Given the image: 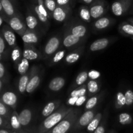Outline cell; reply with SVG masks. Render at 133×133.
Instances as JSON below:
<instances>
[{"instance_id": "7", "label": "cell", "mask_w": 133, "mask_h": 133, "mask_svg": "<svg viewBox=\"0 0 133 133\" xmlns=\"http://www.w3.org/2000/svg\"><path fill=\"white\" fill-rule=\"evenodd\" d=\"M6 23L12 29L14 32H16L20 36L23 35L27 29L26 22L21 14L9 18Z\"/></svg>"}, {"instance_id": "54", "label": "cell", "mask_w": 133, "mask_h": 133, "mask_svg": "<svg viewBox=\"0 0 133 133\" xmlns=\"http://www.w3.org/2000/svg\"><path fill=\"white\" fill-rule=\"evenodd\" d=\"M3 21H4L3 18V17L0 15V27L3 25Z\"/></svg>"}, {"instance_id": "44", "label": "cell", "mask_w": 133, "mask_h": 133, "mask_svg": "<svg viewBox=\"0 0 133 133\" xmlns=\"http://www.w3.org/2000/svg\"><path fill=\"white\" fill-rule=\"evenodd\" d=\"M0 128H6L11 129L10 122L9 119H6L1 115H0Z\"/></svg>"}, {"instance_id": "50", "label": "cell", "mask_w": 133, "mask_h": 133, "mask_svg": "<svg viewBox=\"0 0 133 133\" xmlns=\"http://www.w3.org/2000/svg\"><path fill=\"white\" fill-rule=\"evenodd\" d=\"M0 15L3 17V18L4 21H5V22H7L8 19H9V18H8V17L6 16V14H5V12H4L3 10V6H2V5H1V1H0Z\"/></svg>"}, {"instance_id": "21", "label": "cell", "mask_w": 133, "mask_h": 133, "mask_svg": "<svg viewBox=\"0 0 133 133\" xmlns=\"http://www.w3.org/2000/svg\"><path fill=\"white\" fill-rule=\"evenodd\" d=\"M22 39L23 43L36 45L40 41V36L36 30L27 29L25 32L22 35Z\"/></svg>"}, {"instance_id": "55", "label": "cell", "mask_w": 133, "mask_h": 133, "mask_svg": "<svg viewBox=\"0 0 133 133\" xmlns=\"http://www.w3.org/2000/svg\"><path fill=\"white\" fill-rule=\"evenodd\" d=\"M107 133H117V132L116 131H115V130L111 129V130H109V131Z\"/></svg>"}, {"instance_id": "8", "label": "cell", "mask_w": 133, "mask_h": 133, "mask_svg": "<svg viewBox=\"0 0 133 133\" xmlns=\"http://www.w3.org/2000/svg\"><path fill=\"white\" fill-rule=\"evenodd\" d=\"M133 0H116L111 5V10L116 16H122L131 10Z\"/></svg>"}, {"instance_id": "46", "label": "cell", "mask_w": 133, "mask_h": 133, "mask_svg": "<svg viewBox=\"0 0 133 133\" xmlns=\"http://www.w3.org/2000/svg\"><path fill=\"white\" fill-rule=\"evenodd\" d=\"M6 42L2 34H0V55H3L6 48Z\"/></svg>"}, {"instance_id": "37", "label": "cell", "mask_w": 133, "mask_h": 133, "mask_svg": "<svg viewBox=\"0 0 133 133\" xmlns=\"http://www.w3.org/2000/svg\"><path fill=\"white\" fill-rule=\"evenodd\" d=\"M32 11L35 12V14H36V16H37L38 19V20L41 22L44 25L45 27H49V18L48 17H47L46 16L44 15L39 10L38 8L37 5H32Z\"/></svg>"}, {"instance_id": "23", "label": "cell", "mask_w": 133, "mask_h": 133, "mask_svg": "<svg viewBox=\"0 0 133 133\" xmlns=\"http://www.w3.org/2000/svg\"><path fill=\"white\" fill-rule=\"evenodd\" d=\"M66 79L63 77L57 76L52 79L48 84V89L51 92H58L64 87Z\"/></svg>"}, {"instance_id": "52", "label": "cell", "mask_w": 133, "mask_h": 133, "mask_svg": "<svg viewBox=\"0 0 133 133\" xmlns=\"http://www.w3.org/2000/svg\"><path fill=\"white\" fill-rule=\"evenodd\" d=\"M81 2H83V3L85 4L86 5H90L91 3L94 2L95 0H81Z\"/></svg>"}, {"instance_id": "47", "label": "cell", "mask_w": 133, "mask_h": 133, "mask_svg": "<svg viewBox=\"0 0 133 133\" xmlns=\"http://www.w3.org/2000/svg\"><path fill=\"white\" fill-rule=\"evenodd\" d=\"M77 99L78 97H71V96H69L68 99L66 101V103H67V105H70V106H75Z\"/></svg>"}, {"instance_id": "36", "label": "cell", "mask_w": 133, "mask_h": 133, "mask_svg": "<svg viewBox=\"0 0 133 133\" xmlns=\"http://www.w3.org/2000/svg\"><path fill=\"white\" fill-rule=\"evenodd\" d=\"M22 58H23V51H22L19 46L16 45L14 48H12L11 59L15 65L17 66Z\"/></svg>"}, {"instance_id": "2", "label": "cell", "mask_w": 133, "mask_h": 133, "mask_svg": "<svg viewBox=\"0 0 133 133\" xmlns=\"http://www.w3.org/2000/svg\"><path fill=\"white\" fill-rule=\"evenodd\" d=\"M81 114V109L74 108L59 123L45 133H68L71 131L77 119Z\"/></svg>"}, {"instance_id": "30", "label": "cell", "mask_w": 133, "mask_h": 133, "mask_svg": "<svg viewBox=\"0 0 133 133\" xmlns=\"http://www.w3.org/2000/svg\"><path fill=\"white\" fill-rule=\"evenodd\" d=\"M103 116V113L101 112H97L95 116L94 117L93 119H92L89 124L88 125L86 129H87V131L88 133H93L94 132L95 130L96 129L98 125H99L100 122H101V119H102Z\"/></svg>"}, {"instance_id": "27", "label": "cell", "mask_w": 133, "mask_h": 133, "mask_svg": "<svg viewBox=\"0 0 133 133\" xmlns=\"http://www.w3.org/2000/svg\"><path fill=\"white\" fill-rule=\"evenodd\" d=\"M9 122H10V127H11V129L12 131L19 132V131L23 129L20 123V121H19V113L17 112L16 110H12V111Z\"/></svg>"}, {"instance_id": "39", "label": "cell", "mask_w": 133, "mask_h": 133, "mask_svg": "<svg viewBox=\"0 0 133 133\" xmlns=\"http://www.w3.org/2000/svg\"><path fill=\"white\" fill-rule=\"evenodd\" d=\"M16 66L17 70H18V72L19 73V75H24L29 71V60L23 57Z\"/></svg>"}, {"instance_id": "29", "label": "cell", "mask_w": 133, "mask_h": 133, "mask_svg": "<svg viewBox=\"0 0 133 133\" xmlns=\"http://www.w3.org/2000/svg\"><path fill=\"white\" fill-rule=\"evenodd\" d=\"M118 31L123 36L133 37V25L129 22H123L118 26Z\"/></svg>"}, {"instance_id": "38", "label": "cell", "mask_w": 133, "mask_h": 133, "mask_svg": "<svg viewBox=\"0 0 133 133\" xmlns=\"http://www.w3.org/2000/svg\"><path fill=\"white\" fill-rule=\"evenodd\" d=\"M88 95V89H87V83L83 84L82 86L75 88L72 90L70 94V96L71 97H79L81 96Z\"/></svg>"}, {"instance_id": "41", "label": "cell", "mask_w": 133, "mask_h": 133, "mask_svg": "<svg viewBox=\"0 0 133 133\" xmlns=\"http://www.w3.org/2000/svg\"><path fill=\"white\" fill-rule=\"evenodd\" d=\"M44 4L45 9H47V10L49 12V13L52 16L53 11L57 6L56 1L55 0H44Z\"/></svg>"}, {"instance_id": "26", "label": "cell", "mask_w": 133, "mask_h": 133, "mask_svg": "<svg viewBox=\"0 0 133 133\" xmlns=\"http://www.w3.org/2000/svg\"><path fill=\"white\" fill-rule=\"evenodd\" d=\"M25 22L27 28L30 29L35 30L38 27V19L37 16L35 14V12L31 9V10L27 9L25 17Z\"/></svg>"}, {"instance_id": "18", "label": "cell", "mask_w": 133, "mask_h": 133, "mask_svg": "<svg viewBox=\"0 0 133 133\" xmlns=\"http://www.w3.org/2000/svg\"><path fill=\"white\" fill-rule=\"evenodd\" d=\"M84 46L82 45L75 48L71 52L66 55L64 58V62L67 64H72L77 62L84 53Z\"/></svg>"}, {"instance_id": "19", "label": "cell", "mask_w": 133, "mask_h": 133, "mask_svg": "<svg viewBox=\"0 0 133 133\" xmlns=\"http://www.w3.org/2000/svg\"><path fill=\"white\" fill-rule=\"evenodd\" d=\"M61 100L56 99L51 101L48 102L46 105L44 106L40 113V116L42 118H45L46 117L49 116L54 112H55L61 106Z\"/></svg>"}, {"instance_id": "58", "label": "cell", "mask_w": 133, "mask_h": 133, "mask_svg": "<svg viewBox=\"0 0 133 133\" xmlns=\"http://www.w3.org/2000/svg\"><path fill=\"white\" fill-rule=\"evenodd\" d=\"M10 1H11L14 4V5H16L17 4V0H10Z\"/></svg>"}, {"instance_id": "43", "label": "cell", "mask_w": 133, "mask_h": 133, "mask_svg": "<svg viewBox=\"0 0 133 133\" xmlns=\"http://www.w3.org/2000/svg\"><path fill=\"white\" fill-rule=\"evenodd\" d=\"M88 79L90 80H98L101 77V73L96 70H91L88 72Z\"/></svg>"}, {"instance_id": "48", "label": "cell", "mask_w": 133, "mask_h": 133, "mask_svg": "<svg viewBox=\"0 0 133 133\" xmlns=\"http://www.w3.org/2000/svg\"><path fill=\"white\" fill-rule=\"evenodd\" d=\"M5 74H6V71H5V66L3 64V63L0 62V79L4 80L5 77Z\"/></svg>"}, {"instance_id": "4", "label": "cell", "mask_w": 133, "mask_h": 133, "mask_svg": "<svg viewBox=\"0 0 133 133\" xmlns=\"http://www.w3.org/2000/svg\"><path fill=\"white\" fill-rule=\"evenodd\" d=\"M98 109L99 107L97 106L90 110H85L83 114H81L77 119L71 131L75 132L86 128L97 112Z\"/></svg>"}, {"instance_id": "42", "label": "cell", "mask_w": 133, "mask_h": 133, "mask_svg": "<svg viewBox=\"0 0 133 133\" xmlns=\"http://www.w3.org/2000/svg\"><path fill=\"white\" fill-rule=\"evenodd\" d=\"M125 97L126 107H130L133 105V91L131 89H127L124 93Z\"/></svg>"}, {"instance_id": "17", "label": "cell", "mask_w": 133, "mask_h": 133, "mask_svg": "<svg viewBox=\"0 0 133 133\" xmlns=\"http://www.w3.org/2000/svg\"><path fill=\"white\" fill-rule=\"evenodd\" d=\"M114 22L115 20L111 17L102 16L96 19L92 26L96 31H103L112 25Z\"/></svg>"}, {"instance_id": "32", "label": "cell", "mask_w": 133, "mask_h": 133, "mask_svg": "<svg viewBox=\"0 0 133 133\" xmlns=\"http://www.w3.org/2000/svg\"><path fill=\"white\" fill-rule=\"evenodd\" d=\"M108 118H109V109L108 107H106L103 112V116L102 119H101L99 125L93 133H106Z\"/></svg>"}, {"instance_id": "12", "label": "cell", "mask_w": 133, "mask_h": 133, "mask_svg": "<svg viewBox=\"0 0 133 133\" xmlns=\"http://www.w3.org/2000/svg\"><path fill=\"white\" fill-rule=\"evenodd\" d=\"M23 57L29 61H38L42 59V54L35 45L23 43Z\"/></svg>"}, {"instance_id": "34", "label": "cell", "mask_w": 133, "mask_h": 133, "mask_svg": "<svg viewBox=\"0 0 133 133\" xmlns=\"http://www.w3.org/2000/svg\"><path fill=\"white\" fill-rule=\"evenodd\" d=\"M114 106L116 110H122L126 107L125 94L122 91H118L116 95Z\"/></svg>"}, {"instance_id": "20", "label": "cell", "mask_w": 133, "mask_h": 133, "mask_svg": "<svg viewBox=\"0 0 133 133\" xmlns=\"http://www.w3.org/2000/svg\"><path fill=\"white\" fill-rule=\"evenodd\" d=\"M35 66H32L31 68V69L26 74H25L24 75H21V77H19L18 83V92L21 94H24L26 92L27 84H28L29 82L30 78H31L34 70H35Z\"/></svg>"}, {"instance_id": "60", "label": "cell", "mask_w": 133, "mask_h": 133, "mask_svg": "<svg viewBox=\"0 0 133 133\" xmlns=\"http://www.w3.org/2000/svg\"><path fill=\"white\" fill-rule=\"evenodd\" d=\"M12 133H18V132H16V131H12Z\"/></svg>"}, {"instance_id": "59", "label": "cell", "mask_w": 133, "mask_h": 133, "mask_svg": "<svg viewBox=\"0 0 133 133\" xmlns=\"http://www.w3.org/2000/svg\"><path fill=\"white\" fill-rule=\"evenodd\" d=\"M131 13H133V3H132V6H131Z\"/></svg>"}, {"instance_id": "13", "label": "cell", "mask_w": 133, "mask_h": 133, "mask_svg": "<svg viewBox=\"0 0 133 133\" xmlns=\"http://www.w3.org/2000/svg\"><path fill=\"white\" fill-rule=\"evenodd\" d=\"M116 40V38H102L94 41L89 47L91 52H96L103 50L109 46L113 42Z\"/></svg>"}, {"instance_id": "40", "label": "cell", "mask_w": 133, "mask_h": 133, "mask_svg": "<svg viewBox=\"0 0 133 133\" xmlns=\"http://www.w3.org/2000/svg\"><path fill=\"white\" fill-rule=\"evenodd\" d=\"M12 111V109H10L9 107L5 105L0 100V115L9 120Z\"/></svg>"}, {"instance_id": "62", "label": "cell", "mask_w": 133, "mask_h": 133, "mask_svg": "<svg viewBox=\"0 0 133 133\" xmlns=\"http://www.w3.org/2000/svg\"><path fill=\"white\" fill-rule=\"evenodd\" d=\"M35 1H36V3H37V1H38V0H35Z\"/></svg>"}, {"instance_id": "45", "label": "cell", "mask_w": 133, "mask_h": 133, "mask_svg": "<svg viewBox=\"0 0 133 133\" xmlns=\"http://www.w3.org/2000/svg\"><path fill=\"white\" fill-rule=\"evenodd\" d=\"M88 97H88V95H85V96H81V97H78L75 106L77 107H79L82 106V105H83L84 103L87 102V99H88Z\"/></svg>"}, {"instance_id": "28", "label": "cell", "mask_w": 133, "mask_h": 133, "mask_svg": "<svg viewBox=\"0 0 133 133\" xmlns=\"http://www.w3.org/2000/svg\"><path fill=\"white\" fill-rule=\"evenodd\" d=\"M87 89H88V97L97 94L100 92L101 89V83L98 80H89L87 83Z\"/></svg>"}, {"instance_id": "56", "label": "cell", "mask_w": 133, "mask_h": 133, "mask_svg": "<svg viewBox=\"0 0 133 133\" xmlns=\"http://www.w3.org/2000/svg\"><path fill=\"white\" fill-rule=\"evenodd\" d=\"M18 133H30L29 132V131H26V130H24V129H22V131H19V132Z\"/></svg>"}, {"instance_id": "10", "label": "cell", "mask_w": 133, "mask_h": 133, "mask_svg": "<svg viewBox=\"0 0 133 133\" xmlns=\"http://www.w3.org/2000/svg\"><path fill=\"white\" fill-rule=\"evenodd\" d=\"M42 80V72L40 68L38 66H35V70L30 78L29 82L27 84L26 93L31 94L33 93L40 86Z\"/></svg>"}, {"instance_id": "64", "label": "cell", "mask_w": 133, "mask_h": 133, "mask_svg": "<svg viewBox=\"0 0 133 133\" xmlns=\"http://www.w3.org/2000/svg\"><path fill=\"white\" fill-rule=\"evenodd\" d=\"M81 133H84V132H81Z\"/></svg>"}, {"instance_id": "3", "label": "cell", "mask_w": 133, "mask_h": 133, "mask_svg": "<svg viewBox=\"0 0 133 133\" xmlns=\"http://www.w3.org/2000/svg\"><path fill=\"white\" fill-rule=\"evenodd\" d=\"M62 36L55 35L51 36L44 46L43 49L42 59L48 60L62 47Z\"/></svg>"}, {"instance_id": "1", "label": "cell", "mask_w": 133, "mask_h": 133, "mask_svg": "<svg viewBox=\"0 0 133 133\" xmlns=\"http://www.w3.org/2000/svg\"><path fill=\"white\" fill-rule=\"evenodd\" d=\"M71 107L62 105L55 112L44 118V120L30 133H45L59 123L72 109Z\"/></svg>"}, {"instance_id": "33", "label": "cell", "mask_w": 133, "mask_h": 133, "mask_svg": "<svg viewBox=\"0 0 133 133\" xmlns=\"http://www.w3.org/2000/svg\"><path fill=\"white\" fill-rule=\"evenodd\" d=\"M79 16L83 22L86 23H90L92 22V18L91 17L89 6L87 5L81 6L79 9Z\"/></svg>"}, {"instance_id": "49", "label": "cell", "mask_w": 133, "mask_h": 133, "mask_svg": "<svg viewBox=\"0 0 133 133\" xmlns=\"http://www.w3.org/2000/svg\"><path fill=\"white\" fill-rule=\"evenodd\" d=\"M57 5L59 6H68L70 5L71 0H55Z\"/></svg>"}, {"instance_id": "61", "label": "cell", "mask_w": 133, "mask_h": 133, "mask_svg": "<svg viewBox=\"0 0 133 133\" xmlns=\"http://www.w3.org/2000/svg\"><path fill=\"white\" fill-rule=\"evenodd\" d=\"M1 58H2V55H0V60L1 59Z\"/></svg>"}, {"instance_id": "11", "label": "cell", "mask_w": 133, "mask_h": 133, "mask_svg": "<svg viewBox=\"0 0 133 133\" xmlns=\"http://www.w3.org/2000/svg\"><path fill=\"white\" fill-rule=\"evenodd\" d=\"M72 10L70 5L68 6H59L57 5L56 9L52 14V18L57 22H66L71 15Z\"/></svg>"}, {"instance_id": "16", "label": "cell", "mask_w": 133, "mask_h": 133, "mask_svg": "<svg viewBox=\"0 0 133 133\" xmlns=\"http://www.w3.org/2000/svg\"><path fill=\"white\" fill-rule=\"evenodd\" d=\"M19 118L22 128L28 131V127L33 119V111L30 108H25L19 113Z\"/></svg>"}, {"instance_id": "35", "label": "cell", "mask_w": 133, "mask_h": 133, "mask_svg": "<svg viewBox=\"0 0 133 133\" xmlns=\"http://www.w3.org/2000/svg\"><path fill=\"white\" fill-rule=\"evenodd\" d=\"M133 122L131 114L127 112H122L118 116V122L121 125H129Z\"/></svg>"}, {"instance_id": "15", "label": "cell", "mask_w": 133, "mask_h": 133, "mask_svg": "<svg viewBox=\"0 0 133 133\" xmlns=\"http://www.w3.org/2000/svg\"><path fill=\"white\" fill-rule=\"evenodd\" d=\"M0 100L12 110H16L18 98L16 94L13 91H5L0 96Z\"/></svg>"}, {"instance_id": "63", "label": "cell", "mask_w": 133, "mask_h": 133, "mask_svg": "<svg viewBox=\"0 0 133 133\" xmlns=\"http://www.w3.org/2000/svg\"><path fill=\"white\" fill-rule=\"evenodd\" d=\"M131 39H132V40H133V37H131Z\"/></svg>"}, {"instance_id": "6", "label": "cell", "mask_w": 133, "mask_h": 133, "mask_svg": "<svg viewBox=\"0 0 133 133\" xmlns=\"http://www.w3.org/2000/svg\"><path fill=\"white\" fill-rule=\"evenodd\" d=\"M86 38L78 37L75 36L64 29L62 35V47L68 49H74L82 45L83 43L85 41Z\"/></svg>"}, {"instance_id": "22", "label": "cell", "mask_w": 133, "mask_h": 133, "mask_svg": "<svg viewBox=\"0 0 133 133\" xmlns=\"http://www.w3.org/2000/svg\"><path fill=\"white\" fill-rule=\"evenodd\" d=\"M105 92H106L105 90L101 91V92L97 93V94L94 95V96L88 97L85 103V106H84V111L90 110V109H92L98 106V104L103 99L104 96L105 94Z\"/></svg>"}, {"instance_id": "51", "label": "cell", "mask_w": 133, "mask_h": 133, "mask_svg": "<svg viewBox=\"0 0 133 133\" xmlns=\"http://www.w3.org/2000/svg\"><path fill=\"white\" fill-rule=\"evenodd\" d=\"M0 133H12V130L6 128H0Z\"/></svg>"}, {"instance_id": "57", "label": "cell", "mask_w": 133, "mask_h": 133, "mask_svg": "<svg viewBox=\"0 0 133 133\" xmlns=\"http://www.w3.org/2000/svg\"><path fill=\"white\" fill-rule=\"evenodd\" d=\"M128 22H129L130 23H131L133 25V18H130L128 19Z\"/></svg>"}, {"instance_id": "14", "label": "cell", "mask_w": 133, "mask_h": 133, "mask_svg": "<svg viewBox=\"0 0 133 133\" xmlns=\"http://www.w3.org/2000/svg\"><path fill=\"white\" fill-rule=\"evenodd\" d=\"M1 34L5 39V42L10 48H13L16 46V36L12 29L8 24L3 25L1 29Z\"/></svg>"}, {"instance_id": "24", "label": "cell", "mask_w": 133, "mask_h": 133, "mask_svg": "<svg viewBox=\"0 0 133 133\" xmlns=\"http://www.w3.org/2000/svg\"><path fill=\"white\" fill-rule=\"evenodd\" d=\"M0 1L4 12L8 18H11L19 14L18 10L16 9L15 5L10 0H0Z\"/></svg>"}, {"instance_id": "5", "label": "cell", "mask_w": 133, "mask_h": 133, "mask_svg": "<svg viewBox=\"0 0 133 133\" xmlns=\"http://www.w3.org/2000/svg\"><path fill=\"white\" fill-rule=\"evenodd\" d=\"M109 8V3L106 0H95L89 5L91 17L93 19H97L103 16Z\"/></svg>"}, {"instance_id": "31", "label": "cell", "mask_w": 133, "mask_h": 133, "mask_svg": "<svg viewBox=\"0 0 133 133\" xmlns=\"http://www.w3.org/2000/svg\"><path fill=\"white\" fill-rule=\"evenodd\" d=\"M88 71L84 70V71H81V72L79 73L77 75V77L75 78V81H74V84L71 86V89H74L75 88H77V87L82 86L83 84H85L86 82L88 80Z\"/></svg>"}, {"instance_id": "25", "label": "cell", "mask_w": 133, "mask_h": 133, "mask_svg": "<svg viewBox=\"0 0 133 133\" xmlns=\"http://www.w3.org/2000/svg\"><path fill=\"white\" fill-rule=\"evenodd\" d=\"M66 53H67V49L61 47L56 53H55L49 58V62L48 63V66H53L59 63L61 61L64 60V58L66 55Z\"/></svg>"}, {"instance_id": "53", "label": "cell", "mask_w": 133, "mask_h": 133, "mask_svg": "<svg viewBox=\"0 0 133 133\" xmlns=\"http://www.w3.org/2000/svg\"><path fill=\"white\" fill-rule=\"evenodd\" d=\"M3 80H2V79H0V93H1V90H2V88L3 87Z\"/></svg>"}, {"instance_id": "9", "label": "cell", "mask_w": 133, "mask_h": 133, "mask_svg": "<svg viewBox=\"0 0 133 133\" xmlns=\"http://www.w3.org/2000/svg\"><path fill=\"white\" fill-rule=\"evenodd\" d=\"M65 30L82 38H86L88 35V27L83 23L78 22H70L66 24Z\"/></svg>"}]
</instances>
